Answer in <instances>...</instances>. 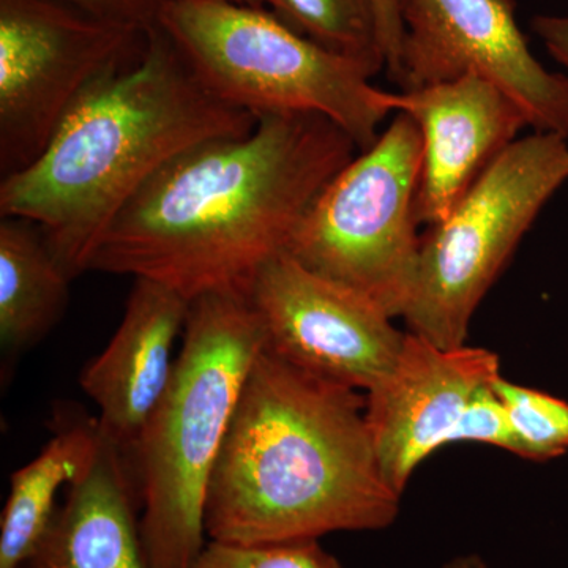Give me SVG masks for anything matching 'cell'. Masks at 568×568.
Segmentation results:
<instances>
[{"instance_id":"obj_1","label":"cell","mask_w":568,"mask_h":568,"mask_svg":"<svg viewBox=\"0 0 568 568\" xmlns=\"http://www.w3.org/2000/svg\"><path fill=\"white\" fill-rule=\"evenodd\" d=\"M355 151L325 115H261L244 136L204 142L153 175L106 227L88 272L151 280L189 302L248 294Z\"/></svg>"},{"instance_id":"obj_16","label":"cell","mask_w":568,"mask_h":568,"mask_svg":"<svg viewBox=\"0 0 568 568\" xmlns=\"http://www.w3.org/2000/svg\"><path fill=\"white\" fill-rule=\"evenodd\" d=\"M71 278L40 227L24 219L0 222V343L18 354L39 343L69 304Z\"/></svg>"},{"instance_id":"obj_18","label":"cell","mask_w":568,"mask_h":568,"mask_svg":"<svg viewBox=\"0 0 568 568\" xmlns=\"http://www.w3.org/2000/svg\"><path fill=\"white\" fill-rule=\"evenodd\" d=\"M500 402L506 407L514 436V455L530 462H548L568 452V402L547 392L510 383L503 376L495 381Z\"/></svg>"},{"instance_id":"obj_20","label":"cell","mask_w":568,"mask_h":568,"mask_svg":"<svg viewBox=\"0 0 568 568\" xmlns=\"http://www.w3.org/2000/svg\"><path fill=\"white\" fill-rule=\"evenodd\" d=\"M485 444L514 454L515 443L506 407L497 395L495 383L485 386L467 403L450 437L452 444Z\"/></svg>"},{"instance_id":"obj_12","label":"cell","mask_w":568,"mask_h":568,"mask_svg":"<svg viewBox=\"0 0 568 568\" xmlns=\"http://www.w3.org/2000/svg\"><path fill=\"white\" fill-rule=\"evenodd\" d=\"M388 104L420 130L424 163L417 216L428 227L443 222L489 164L529 126L519 104L476 73L388 92Z\"/></svg>"},{"instance_id":"obj_5","label":"cell","mask_w":568,"mask_h":568,"mask_svg":"<svg viewBox=\"0 0 568 568\" xmlns=\"http://www.w3.org/2000/svg\"><path fill=\"white\" fill-rule=\"evenodd\" d=\"M160 28L209 91L254 118L325 115L362 152L394 112L368 67L306 39L268 9L174 0Z\"/></svg>"},{"instance_id":"obj_2","label":"cell","mask_w":568,"mask_h":568,"mask_svg":"<svg viewBox=\"0 0 568 568\" xmlns=\"http://www.w3.org/2000/svg\"><path fill=\"white\" fill-rule=\"evenodd\" d=\"M365 406L362 392L264 347L209 487V540L287 544L390 528L403 495L381 470Z\"/></svg>"},{"instance_id":"obj_6","label":"cell","mask_w":568,"mask_h":568,"mask_svg":"<svg viewBox=\"0 0 568 568\" xmlns=\"http://www.w3.org/2000/svg\"><path fill=\"white\" fill-rule=\"evenodd\" d=\"M568 136L534 132L489 164L443 222L422 237L403 320L410 334L452 349L545 205L568 182Z\"/></svg>"},{"instance_id":"obj_8","label":"cell","mask_w":568,"mask_h":568,"mask_svg":"<svg viewBox=\"0 0 568 568\" xmlns=\"http://www.w3.org/2000/svg\"><path fill=\"white\" fill-rule=\"evenodd\" d=\"M145 33L62 0H0V173L24 170L67 112L108 71L132 61Z\"/></svg>"},{"instance_id":"obj_15","label":"cell","mask_w":568,"mask_h":568,"mask_svg":"<svg viewBox=\"0 0 568 568\" xmlns=\"http://www.w3.org/2000/svg\"><path fill=\"white\" fill-rule=\"evenodd\" d=\"M102 439L99 420L69 422L11 476L0 519V568L28 567L58 514L59 493L88 473Z\"/></svg>"},{"instance_id":"obj_23","label":"cell","mask_w":568,"mask_h":568,"mask_svg":"<svg viewBox=\"0 0 568 568\" xmlns=\"http://www.w3.org/2000/svg\"><path fill=\"white\" fill-rule=\"evenodd\" d=\"M530 26L545 50L568 77V14H538Z\"/></svg>"},{"instance_id":"obj_17","label":"cell","mask_w":568,"mask_h":568,"mask_svg":"<svg viewBox=\"0 0 568 568\" xmlns=\"http://www.w3.org/2000/svg\"><path fill=\"white\" fill-rule=\"evenodd\" d=\"M267 9L321 47L386 70L373 0H267Z\"/></svg>"},{"instance_id":"obj_10","label":"cell","mask_w":568,"mask_h":568,"mask_svg":"<svg viewBox=\"0 0 568 568\" xmlns=\"http://www.w3.org/2000/svg\"><path fill=\"white\" fill-rule=\"evenodd\" d=\"M403 21L402 89L480 74L519 104L534 132L568 136V77L532 54L515 0H405Z\"/></svg>"},{"instance_id":"obj_14","label":"cell","mask_w":568,"mask_h":568,"mask_svg":"<svg viewBox=\"0 0 568 568\" xmlns=\"http://www.w3.org/2000/svg\"><path fill=\"white\" fill-rule=\"evenodd\" d=\"M26 568H152L121 448L103 437Z\"/></svg>"},{"instance_id":"obj_25","label":"cell","mask_w":568,"mask_h":568,"mask_svg":"<svg viewBox=\"0 0 568 568\" xmlns=\"http://www.w3.org/2000/svg\"><path fill=\"white\" fill-rule=\"evenodd\" d=\"M226 2L237 3V6L256 7V9H267V0H226Z\"/></svg>"},{"instance_id":"obj_21","label":"cell","mask_w":568,"mask_h":568,"mask_svg":"<svg viewBox=\"0 0 568 568\" xmlns=\"http://www.w3.org/2000/svg\"><path fill=\"white\" fill-rule=\"evenodd\" d=\"M89 14L114 24L148 33L159 28L164 9L174 0H62Z\"/></svg>"},{"instance_id":"obj_19","label":"cell","mask_w":568,"mask_h":568,"mask_svg":"<svg viewBox=\"0 0 568 568\" xmlns=\"http://www.w3.org/2000/svg\"><path fill=\"white\" fill-rule=\"evenodd\" d=\"M190 568H345L320 540L239 545L207 540Z\"/></svg>"},{"instance_id":"obj_24","label":"cell","mask_w":568,"mask_h":568,"mask_svg":"<svg viewBox=\"0 0 568 568\" xmlns=\"http://www.w3.org/2000/svg\"><path fill=\"white\" fill-rule=\"evenodd\" d=\"M443 568H489L487 560L478 555L458 556V558L448 560Z\"/></svg>"},{"instance_id":"obj_4","label":"cell","mask_w":568,"mask_h":568,"mask_svg":"<svg viewBox=\"0 0 568 568\" xmlns=\"http://www.w3.org/2000/svg\"><path fill=\"white\" fill-rule=\"evenodd\" d=\"M170 386L133 452L142 544L152 568H190L207 544L205 500L239 399L265 347L248 294L190 304Z\"/></svg>"},{"instance_id":"obj_9","label":"cell","mask_w":568,"mask_h":568,"mask_svg":"<svg viewBox=\"0 0 568 568\" xmlns=\"http://www.w3.org/2000/svg\"><path fill=\"white\" fill-rule=\"evenodd\" d=\"M248 297L263 324L265 351L364 394L390 372L405 343L406 332L376 302L287 253L257 272Z\"/></svg>"},{"instance_id":"obj_13","label":"cell","mask_w":568,"mask_h":568,"mask_svg":"<svg viewBox=\"0 0 568 568\" xmlns=\"http://www.w3.org/2000/svg\"><path fill=\"white\" fill-rule=\"evenodd\" d=\"M190 304L163 284L134 280L121 325L81 373L82 390L99 406L100 432L123 454L136 446L170 386L175 339L183 334Z\"/></svg>"},{"instance_id":"obj_22","label":"cell","mask_w":568,"mask_h":568,"mask_svg":"<svg viewBox=\"0 0 568 568\" xmlns=\"http://www.w3.org/2000/svg\"><path fill=\"white\" fill-rule=\"evenodd\" d=\"M375 3L377 31L386 59V71L395 82L402 67L403 40H405V0H373Z\"/></svg>"},{"instance_id":"obj_3","label":"cell","mask_w":568,"mask_h":568,"mask_svg":"<svg viewBox=\"0 0 568 568\" xmlns=\"http://www.w3.org/2000/svg\"><path fill=\"white\" fill-rule=\"evenodd\" d=\"M256 122L209 91L159 26L133 61L82 93L29 166L2 178L0 215L37 224L73 280L162 168L204 142L244 136Z\"/></svg>"},{"instance_id":"obj_7","label":"cell","mask_w":568,"mask_h":568,"mask_svg":"<svg viewBox=\"0 0 568 568\" xmlns=\"http://www.w3.org/2000/svg\"><path fill=\"white\" fill-rule=\"evenodd\" d=\"M422 163L420 130L396 112L375 144L325 185L286 253L372 298L392 317H402L420 257Z\"/></svg>"},{"instance_id":"obj_11","label":"cell","mask_w":568,"mask_h":568,"mask_svg":"<svg viewBox=\"0 0 568 568\" xmlns=\"http://www.w3.org/2000/svg\"><path fill=\"white\" fill-rule=\"evenodd\" d=\"M499 376L493 351L467 345L444 349L406 332L390 372L365 394L377 462L399 495L426 458L450 446L467 403Z\"/></svg>"}]
</instances>
